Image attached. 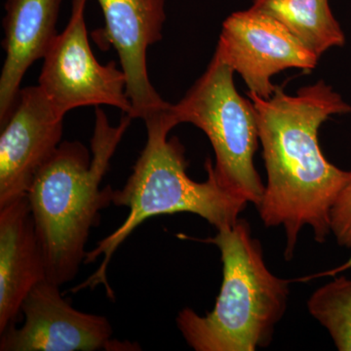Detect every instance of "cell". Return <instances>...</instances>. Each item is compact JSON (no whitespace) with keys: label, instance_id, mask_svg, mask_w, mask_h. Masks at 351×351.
Instances as JSON below:
<instances>
[{"label":"cell","instance_id":"1","mask_svg":"<svg viewBox=\"0 0 351 351\" xmlns=\"http://www.w3.org/2000/svg\"><path fill=\"white\" fill-rule=\"evenodd\" d=\"M248 96L267 173L258 213L265 226H283L285 258H291L304 226L313 228L320 243L331 232L332 209L351 172L323 156L318 131L330 117L350 113L351 107L323 80L301 88L295 96L278 86L269 99L250 91Z\"/></svg>","mask_w":351,"mask_h":351},{"label":"cell","instance_id":"2","mask_svg":"<svg viewBox=\"0 0 351 351\" xmlns=\"http://www.w3.org/2000/svg\"><path fill=\"white\" fill-rule=\"evenodd\" d=\"M132 119L125 113L112 126L96 107L92 156L82 143H61L27 191L47 280L60 287L77 276L90 232L100 223L101 210L112 204L114 189L101 184Z\"/></svg>","mask_w":351,"mask_h":351},{"label":"cell","instance_id":"3","mask_svg":"<svg viewBox=\"0 0 351 351\" xmlns=\"http://www.w3.org/2000/svg\"><path fill=\"white\" fill-rule=\"evenodd\" d=\"M171 108L172 105L145 120L147 140L144 149L123 188L113 191L112 204L128 208V216L119 228L87 252L86 265L101 256L103 261L98 269L84 282L71 288V292L103 285L108 297L114 300L108 282V265L120 245L147 219L162 215L191 213L219 230L234 225L246 207L248 201L219 182L211 159L205 161L206 181L197 182L189 177L184 145L177 137L168 138L170 131L179 125Z\"/></svg>","mask_w":351,"mask_h":351},{"label":"cell","instance_id":"4","mask_svg":"<svg viewBox=\"0 0 351 351\" xmlns=\"http://www.w3.org/2000/svg\"><path fill=\"white\" fill-rule=\"evenodd\" d=\"M216 245L223 263V283L213 311L199 315L186 307L177 326L196 351H254L271 343L287 308L289 281L274 276L262 245L244 219L219 228L203 240Z\"/></svg>","mask_w":351,"mask_h":351},{"label":"cell","instance_id":"5","mask_svg":"<svg viewBox=\"0 0 351 351\" xmlns=\"http://www.w3.org/2000/svg\"><path fill=\"white\" fill-rule=\"evenodd\" d=\"M233 75L232 68L214 56L171 110L178 124H193L209 138L219 182L258 207L265 186L254 165L260 141L257 117L252 101L237 92Z\"/></svg>","mask_w":351,"mask_h":351},{"label":"cell","instance_id":"6","mask_svg":"<svg viewBox=\"0 0 351 351\" xmlns=\"http://www.w3.org/2000/svg\"><path fill=\"white\" fill-rule=\"evenodd\" d=\"M86 3L87 0L71 2L68 25L43 58L39 87L63 117L73 108L101 105L131 115L123 71L113 61L106 66L99 63L92 52L85 23Z\"/></svg>","mask_w":351,"mask_h":351},{"label":"cell","instance_id":"7","mask_svg":"<svg viewBox=\"0 0 351 351\" xmlns=\"http://www.w3.org/2000/svg\"><path fill=\"white\" fill-rule=\"evenodd\" d=\"M215 57L239 73L249 91L263 99L274 94L272 77L284 69L311 71L318 58L280 22L253 6L223 22Z\"/></svg>","mask_w":351,"mask_h":351},{"label":"cell","instance_id":"8","mask_svg":"<svg viewBox=\"0 0 351 351\" xmlns=\"http://www.w3.org/2000/svg\"><path fill=\"white\" fill-rule=\"evenodd\" d=\"M105 27L92 32L101 49L113 46L126 76V94L132 119L147 120L170 108L157 93L147 71L149 46L162 39L165 0H97Z\"/></svg>","mask_w":351,"mask_h":351},{"label":"cell","instance_id":"9","mask_svg":"<svg viewBox=\"0 0 351 351\" xmlns=\"http://www.w3.org/2000/svg\"><path fill=\"white\" fill-rule=\"evenodd\" d=\"M59 288L45 279L32 289L23 302L25 322L0 334V350H122L123 343L112 339L113 330L107 317L77 311Z\"/></svg>","mask_w":351,"mask_h":351},{"label":"cell","instance_id":"10","mask_svg":"<svg viewBox=\"0 0 351 351\" xmlns=\"http://www.w3.org/2000/svg\"><path fill=\"white\" fill-rule=\"evenodd\" d=\"M64 117L43 89H21L0 136V207L27 195L34 177L61 145Z\"/></svg>","mask_w":351,"mask_h":351},{"label":"cell","instance_id":"11","mask_svg":"<svg viewBox=\"0 0 351 351\" xmlns=\"http://www.w3.org/2000/svg\"><path fill=\"white\" fill-rule=\"evenodd\" d=\"M47 279L27 196L0 207V334L15 325L23 302Z\"/></svg>","mask_w":351,"mask_h":351},{"label":"cell","instance_id":"12","mask_svg":"<svg viewBox=\"0 0 351 351\" xmlns=\"http://www.w3.org/2000/svg\"><path fill=\"white\" fill-rule=\"evenodd\" d=\"M62 0H6L3 19L5 61L0 76V125L17 101L27 69L43 59L58 36Z\"/></svg>","mask_w":351,"mask_h":351},{"label":"cell","instance_id":"13","mask_svg":"<svg viewBox=\"0 0 351 351\" xmlns=\"http://www.w3.org/2000/svg\"><path fill=\"white\" fill-rule=\"evenodd\" d=\"M253 7L280 22L318 58L345 45V34L328 0H254Z\"/></svg>","mask_w":351,"mask_h":351},{"label":"cell","instance_id":"14","mask_svg":"<svg viewBox=\"0 0 351 351\" xmlns=\"http://www.w3.org/2000/svg\"><path fill=\"white\" fill-rule=\"evenodd\" d=\"M309 313L329 332L341 351H351V279L336 278L315 291Z\"/></svg>","mask_w":351,"mask_h":351},{"label":"cell","instance_id":"15","mask_svg":"<svg viewBox=\"0 0 351 351\" xmlns=\"http://www.w3.org/2000/svg\"><path fill=\"white\" fill-rule=\"evenodd\" d=\"M331 232L341 246L351 249V179L332 207Z\"/></svg>","mask_w":351,"mask_h":351}]
</instances>
